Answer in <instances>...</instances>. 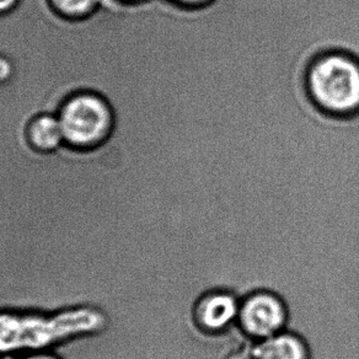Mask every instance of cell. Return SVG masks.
Instances as JSON below:
<instances>
[{
	"mask_svg": "<svg viewBox=\"0 0 359 359\" xmlns=\"http://www.w3.org/2000/svg\"><path fill=\"white\" fill-rule=\"evenodd\" d=\"M250 359H311L306 339L299 334L285 330L269 339L255 342Z\"/></svg>",
	"mask_w": 359,
	"mask_h": 359,
	"instance_id": "8992f818",
	"label": "cell"
},
{
	"mask_svg": "<svg viewBox=\"0 0 359 359\" xmlns=\"http://www.w3.org/2000/svg\"><path fill=\"white\" fill-rule=\"evenodd\" d=\"M310 100L324 115L349 118L359 115V60L344 52L315 58L306 73Z\"/></svg>",
	"mask_w": 359,
	"mask_h": 359,
	"instance_id": "7a4b0ae2",
	"label": "cell"
},
{
	"mask_svg": "<svg viewBox=\"0 0 359 359\" xmlns=\"http://www.w3.org/2000/svg\"><path fill=\"white\" fill-rule=\"evenodd\" d=\"M122 3H127V4H135V3H140V1H145V0H118Z\"/></svg>",
	"mask_w": 359,
	"mask_h": 359,
	"instance_id": "7c38bea8",
	"label": "cell"
},
{
	"mask_svg": "<svg viewBox=\"0 0 359 359\" xmlns=\"http://www.w3.org/2000/svg\"><path fill=\"white\" fill-rule=\"evenodd\" d=\"M175 4L186 9H201L210 6L215 0H171Z\"/></svg>",
	"mask_w": 359,
	"mask_h": 359,
	"instance_id": "9c48e42d",
	"label": "cell"
},
{
	"mask_svg": "<svg viewBox=\"0 0 359 359\" xmlns=\"http://www.w3.org/2000/svg\"><path fill=\"white\" fill-rule=\"evenodd\" d=\"M21 0H0V15H9L20 6Z\"/></svg>",
	"mask_w": 359,
	"mask_h": 359,
	"instance_id": "30bf717a",
	"label": "cell"
},
{
	"mask_svg": "<svg viewBox=\"0 0 359 359\" xmlns=\"http://www.w3.org/2000/svg\"><path fill=\"white\" fill-rule=\"evenodd\" d=\"M26 140L39 154H55L67 147L60 117L52 112L40 114L29 122Z\"/></svg>",
	"mask_w": 359,
	"mask_h": 359,
	"instance_id": "52a82bcc",
	"label": "cell"
},
{
	"mask_svg": "<svg viewBox=\"0 0 359 359\" xmlns=\"http://www.w3.org/2000/svg\"><path fill=\"white\" fill-rule=\"evenodd\" d=\"M65 145L72 149L95 150L105 145L115 130V112L104 96L94 91L70 95L58 111Z\"/></svg>",
	"mask_w": 359,
	"mask_h": 359,
	"instance_id": "3957f363",
	"label": "cell"
},
{
	"mask_svg": "<svg viewBox=\"0 0 359 359\" xmlns=\"http://www.w3.org/2000/svg\"><path fill=\"white\" fill-rule=\"evenodd\" d=\"M240 299L229 290L207 292L196 300L192 319L203 334H222L238 325Z\"/></svg>",
	"mask_w": 359,
	"mask_h": 359,
	"instance_id": "5b68a950",
	"label": "cell"
},
{
	"mask_svg": "<svg viewBox=\"0 0 359 359\" xmlns=\"http://www.w3.org/2000/svg\"><path fill=\"white\" fill-rule=\"evenodd\" d=\"M109 323L104 310L88 304L53 311L0 309V359L55 352L75 339L101 334Z\"/></svg>",
	"mask_w": 359,
	"mask_h": 359,
	"instance_id": "6da1fadb",
	"label": "cell"
},
{
	"mask_svg": "<svg viewBox=\"0 0 359 359\" xmlns=\"http://www.w3.org/2000/svg\"><path fill=\"white\" fill-rule=\"evenodd\" d=\"M57 15L67 20H84L100 9L104 0H48Z\"/></svg>",
	"mask_w": 359,
	"mask_h": 359,
	"instance_id": "ba28073f",
	"label": "cell"
},
{
	"mask_svg": "<svg viewBox=\"0 0 359 359\" xmlns=\"http://www.w3.org/2000/svg\"><path fill=\"white\" fill-rule=\"evenodd\" d=\"M11 359H62L55 352H36V353L24 354Z\"/></svg>",
	"mask_w": 359,
	"mask_h": 359,
	"instance_id": "8fae6325",
	"label": "cell"
},
{
	"mask_svg": "<svg viewBox=\"0 0 359 359\" xmlns=\"http://www.w3.org/2000/svg\"><path fill=\"white\" fill-rule=\"evenodd\" d=\"M288 320L287 303L272 290H254L240 299L236 326L254 344L287 330Z\"/></svg>",
	"mask_w": 359,
	"mask_h": 359,
	"instance_id": "277c9868",
	"label": "cell"
}]
</instances>
